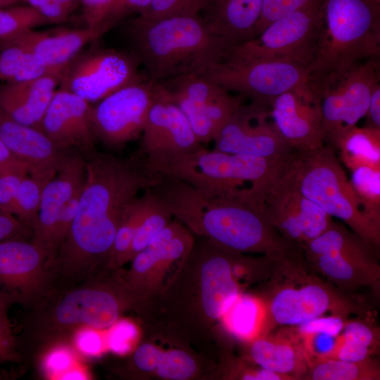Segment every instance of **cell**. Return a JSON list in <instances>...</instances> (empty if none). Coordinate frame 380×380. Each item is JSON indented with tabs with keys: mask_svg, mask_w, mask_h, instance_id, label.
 Instances as JSON below:
<instances>
[{
	"mask_svg": "<svg viewBox=\"0 0 380 380\" xmlns=\"http://www.w3.org/2000/svg\"><path fill=\"white\" fill-rule=\"evenodd\" d=\"M350 182L366 216L380 227V170L357 167L352 170Z\"/></svg>",
	"mask_w": 380,
	"mask_h": 380,
	"instance_id": "obj_36",
	"label": "cell"
},
{
	"mask_svg": "<svg viewBox=\"0 0 380 380\" xmlns=\"http://www.w3.org/2000/svg\"><path fill=\"white\" fill-rule=\"evenodd\" d=\"M9 306H0V361L18 362L22 360L8 317Z\"/></svg>",
	"mask_w": 380,
	"mask_h": 380,
	"instance_id": "obj_43",
	"label": "cell"
},
{
	"mask_svg": "<svg viewBox=\"0 0 380 380\" xmlns=\"http://www.w3.org/2000/svg\"><path fill=\"white\" fill-rule=\"evenodd\" d=\"M378 250L344 224L333 222L303 248L308 267L322 274L342 293L369 286L379 291Z\"/></svg>",
	"mask_w": 380,
	"mask_h": 380,
	"instance_id": "obj_9",
	"label": "cell"
},
{
	"mask_svg": "<svg viewBox=\"0 0 380 380\" xmlns=\"http://www.w3.org/2000/svg\"><path fill=\"white\" fill-rule=\"evenodd\" d=\"M44 16L50 24L65 22L69 13L56 0H22Z\"/></svg>",
	"mask_w": 380,
	"mask_h": 380,
	"instance_id": "obj_51",
	"label": "cell"
},
{
	"mask_svg": "<svg viewBox=\"0 0 380 380\" xmlns=\"http://www.w3.org/2000/svg\"><path fill=\"white\" fill-rule=\"evenodd\" d=\"M156 82L145 74L92 106L97 140L109 148L117 149L141 135L153 102Z\"/></svg>",
	"mask_w": 380,
	"mask_h": 380,
	"instance_id": "obj_14",
	"label": "cell"
},
{
	"mask_svg": "<svg viewBox=\"0 0 380 380\" xmlns=\"http://www.w3.org/2000/svg\"><path fill=\"white\" fill-rule=\"evenodd\" d=\"M62 74L51 72L28 81L1 84L0 112L17 122L39 129Z\"/></svg>",
	"mask_w": 380,
	"mask_h": 380,
	"instance_id": "obj_23",
	"label": "cell"
},
{
	"mask_svg": "<svg viewBox=\"0 0 380 380\" xmlns=\"http://www.w3.org/2000/svg\"><path fill=\"white\" fill-rule=\"evenodd\" d=\"M134 53L146 75L154 82L202 73L222 60L230 46L210 31L200 15L147 20L129 25Z\"/></svg>",
	"mask_w": 380,
	"mask_h": 380,
	"instance_id": "obj_4",
	"label": "cell"
},
{
	"mask_svg": "<svg viewBox=\"0 0 380 380\" xmlns=\"http://www.w3.org/2000/svg\"><path fill=\"white\" fill-rule=\"evenodd\" d=\"M372 1H374L375 2H377V3H380V0H372Z\"/></svg>",
	"mask_w": 380,
	"mask_h": 380,
	"instance_id": "obj_61",
	"label": "cell"
},
{
	"mask_svg": "<svg viewBox=\"0 0 380 380\" xmlns=\"http://www.w3.org/2000/svg\"><path fill=\"white\" fill-rule=\"evenodd\" d=\"M13 304L10 298L0 291V306L7 305L11 306Z\"/></svg>",
	"mask_w": 380,
	"mask_h": 380,
	"instance_id": "obj_60",
	"label": "cell"
},
{
	"mask_svg": "<svg viewBox=\"0 0 380 380\" xmlns=\"http://www.w3.org/2000/svg\"><path fill=\"white\" fill-rule=\"evenodd\" d=\"M289 172L307 198L379 249L380 227L365 214L333 148L324 144L313 151L296 152Z\"/></svg>",
	"mask_w": 380,
	"mask_h": 380,
	"instance_id": "obj_7",
	"label": "cell"
},
{
	"mask_svg": "<svg viewBox=\"0 0 380 380\" xmlns=\"http://www.w3.org/2000/svg\"><path fill=\"white\" fill-rule=\"evenodd\" d=\"M89 377V374L85 369L75 365L63 373L58 379H88Z\"/></svg>",
	"mask_w": 380,
	"mask_h": 380,
	"instance_id": "obj_56",
	"label": "cell"
},
{
	"mask_svg": "<svg viewBox=\"0 0 380 380\" xmlns=\"http://www.w3.org/2000/svg\"><path fill=\"white\" fill-rule=\"evenodd\" d=\"M140 65L132 52L99 47L82 50L65 67L58 87L91 103L141 78Z\"/></svg>",
	"mask_w": 380,
	"mask_h": 380,
	"instance_id": "obj_13",
	"label": "cell"
},
{
	"mask_svg": "<svg viewBox=\"0 0 380 380\" xmlns=\"http://www.w3.org/2000/svg\"><path fill=\"white\" fill-rule=\"evenodd\" d=\"M103 34L105 32L100 28L86 26L79 29L59 27L46 31L33 29L9 41L39 55L51 71L63 72L68 62L88 43L94 42Z\"/></svg>",
	"mask_w": 380,
	"mask_h": 380,
	"instance_id": "obj_24",
	"label": "cell"
},
{
	"mask_svg": "<svg viewBox=\"0 0 380 380\" xmlns=\"http://www.w3.org/2000/svg\"><path fill=\"white\" fill-rule=\"evenodd\" d=\"M187 118L199 141H213L215 133L204 113L208 100L220 86L202 74L191 73L158 82Z\"/></svg>",
	"mask_w": 380,
	"mask_h": 380,
	"instance_id": "obj_26",
	"label": "cell"
},
{
	"mask_svg": "<svg viewBox=\"0 0 380 380\" xmlns=\"http://www.w3.org/2000/svg\"><path fill=\"white\" fill-rule=\"evenodd\" d=\"M331 148L351 171L360 167L380 170V129L353 126L341 132Z\"/></svg>",
	"mask_w": 380,
	"mask_h": 380,
	"instance_id": "obj_30",
	"label": "cell"
},
{
	"mask_svg": "<svg viewBox=\"0 0 380 380\" xmlns=\"http://www.w3.org/2000/svg\"><path fill=\"white\" fill-rule=\"evenodd\" d=\"M343 331L339 337L343 341L365 345L374 350L377 347V332L366 321H346Z\"/></svg>",
	"mask_w": 380,
	"mask_h": 380,
	"instance_id": "obj_46",
	"label": "cell"
},
{
	"mask_svg": "<svg viewBox=\"0 0 380 380\" xmlns=\"http://www.w3.org/2000/svg\"><path fill=\"white\" fill-rule=\"evenodd\" d=\"M106 270L75 284L51 288L27 308L19 353L37 355L46 347L70 343L80 328L96 330L111 327L134 304L125 277Z\"/></svg>",
	"mask_w": 380,
	"mask_h": 380,
	"instance_id": "obj_3",
	"label": "cell"
},
{
	"mask_svg": "<svg viewBox=\"0 0 380 380\" xmlns=\"http://www.w3.org/2000/svg\"><path fill=\"white\" fill-rule=\"evenodd\" d=\"M39 129L59 149H77L89 154L98 141L92 120V106L82 97L57 89L42 120Z\"/></svg>",
	"mask_w": 380,
	"mask_h": 380,
	"instance_id": "obj_21",
	"label": "cell"
},
{
	"mask_svg": "<svg viewBox=\"0 0 380 380\" xmlns=\"http://www.w3.org/2000/svg\"><path fill=\"white\" fill-rule=\"evenodd\" d=\"M314 0H264L262 13L255 27V37L277 19L293 12Z\"/></svg>",
	"mask_w": 380,
	"mask_h": 380,
	"instance_id": "obj_42",
	"label": "cell"
},
{
	"mask_svg": "<svg viewBox=\"0 0 380 380\" xmlns=\"http://www.w3.org/2000/svg\"><path fill=\"white\" fill-rule=\"evenodd\" d=\"M132 363L141 372L170 380L191 379L196 376L198 369L196 360L186 351L179 349L165 351L148 343L137 348Z\"/></svg>",
	"mask_w": 380,
	"mask_h": 380,
	"instance_id": "obj_29",
	"label": "cell"
},
{
	"mask_svg": "<svg viewBox=\"0 0 380 380\" xmlns=\"http://www.w3.org/2000/svg\"><path fill=\"white\" fill-rule=\"evenodd\" d=\"M303 346L310 355L316 358L330 357L338 343V337L323 333H316L303 337Z\"/></svg>",
	"mask_w": 380,
	"mask_h": 380,
	"instance_id": "obj_47",
	"label": "cell"
},
{
	"mask_svg": "<svg viewBox=\"0 0 380 380\" xmlns=\"http://www.w3.org/2000/svg\"><path fill=\"white\" fill-rule=\"evenodd\" d=\"M374 349L365 345L343 341L338 337L336 348L329 358L351 362H362L370 359Z\"/></svg>",
	"mask_w": 380,
	"mask_h": 380,
	"instance_id": "obj_49",
	"label": "cell"
},
{
	"mask_svg": "<svg viewBox=\"0 0 380 380\" xmlns=\"http://www.w3.org/2000/svg\"><path fill=\"white\" fill-rule=\"evenodd\" d=\"M85 177L84 157L70 153L44 189L31 240L46 253L50 269L75 216Z\"/></svg>",
	"mask_w": 380,
	"mask_h": 380,
	"instance_id": "obj_12",
	"label": "cell"
},
{
	"mask_svg": "<svg viewBox=\"0 0 380 380\" xmlns=\"http://www.w3.org/2000/svg\"><path fill=\"white\" fill-rule=\"evenodd\" d=\"M21 166L28 167L11 152L0 137V172Z\"/></svg>",
	"mask_w": 380,
	"mask_h": 380,
	"instance_id": "obj_55",
	"label": "cell"
},
{
	"mask_svg": "<svg viewBox=\"0 0 380 380\" xmlns=\"http://www.w3.org/2000/svg\"><path fill=\"white\" fill-rule=\"evenodd\" d=\"M149 191L152 195L151 204L132 241L129 252V261L143 250L173 217L167 205L154 194Z\"/></svg>",
	"mask_w": 380,
	"mask_h": 380,
	"instance_id": "obj_38",
	"label": "cell"
},
{
	"mask_svg": "<svg viewBox=\"0 0 380 380\" xmlns=\"http://www.w3.org/2000/svg\"><path fill=\"white\" fill-rule=\"evenodd\" d=\"M28 172H30V169L27 166L13 167L0 172V208L5 212L13 215L20 184Z\"/></svg>",
	"mask_w": 380,
	"mask_h": 380,
	"instance_id": "obj_41",
	"label": "cell"
},
{
	"mask_svg": "<svg viewBox=\"0 0 380 380\" xmlns=\"http://www.w3.org/2000/svg\"><path fill=\"white\" fill-rule=\"evenodd\" d=\"M53 280L46 253L32 240L0 241V291L26 308L44 296Z\"/></svg>",
	"mask_w": 380,
	"mask_h": 380,
	"instance_id": "obj_16",
	"label": "cell"
},
{
	"mask_svg": "<svg viewBox=\"0 0 380 380\" xmlns=\"http://www.w3.org/2000/svg\"><path fill=\"white\" fill-rule=\"evenodd\" d=\"M111 327L108 338L110 348L119 354L126 353L138 336L137 327L131 322L120 319Z\"/></svg>",
	"mask_w": 380,
	"mask_h": 380,
	"instance_id": "obj_45",
	"label": "cell"
},
{
	"mask_svg": "<svg viewBox=\"0 0 380 380\" xmlns=\"http://www.w3.org/2000/svg\"><path fill=\"white\" fill-rule=\"evenodd\" d=\"M141 136L139 156L146 160L185 155L203 146L186 115L158 82Z\"/></svg>",
	"mask_w": 380,
	"mask_h": 380,
	"instance_id": "obj_20",
	"label": "cell"
},
{
	"mask_svg": "<svg viewBox=\"0 0 380 380\" xmlns=\"http://www.w3.org/2000/svg\"><path fill=\"white\" fill-rule=\"evenodd\" d=\"M213 150L261 157H280L293 151L277 129L270 107L251 103L232 115L216 135Z\"/></svg>",
	"mask_w": 380,
	"mask_h": 380,
	"instance_id": "obj_19",
	"label": "cell"
},
{
	"mask_svg": "<svg viewBox=\"0 0 380 380\" xmlns=\"http://www.w3.org/2000/svg\"><path fill=\"white\" fill-rule=\"evenodd\" d=\"M303 256H289L277 261L284 282H276L265 305V319L260 336L279 326L296 327L323 316L327 312L346 317L360 309L348 296L330 283L303 271Z\"/></svg>",
	"mask_w": 380,
	"mask_h": 380,
	"instance_id": "obj_8",
	"label": "cell"
},
{
	"mask_svg": "<svg viewBox=\"0 0 380 380\" xmlns=\"http://www.w3.org/2000/svg\"><path fill=\"white\" fill-rule=\"evenodd\" d=\"M32 232L14 215L0 208V241L13 239L24 238Z\"/></svg>",
	"mask_w": 380,
	"mask_h": 380,
	"instance_id": "obj_52",
	"label": "cell"
},
{
	"mask_svg": "<svg viewBox=\"0 0 380 380\" xmlns=\"http://www.w3.org/2000/svg\"><path fill=\"white\" fill-rule=\"evenodd\" d=\"M194 241L191 232L176 219L132 259L124 277L137 304L160 292L165 272L182 260Z\"/></svg>",
	"mask_w": 380,
	"mask_h": 380,
	"instance_id": "obj_18",
	"label": "cell"
},
{
	"mask_svg": "<svg viewBox=\"0 0 380 380\" xmlns=\"http://www.w3.org/2000/svg\"><path fill=\"white\" fill-rule=\"evenodd\" d=\"M270 115L279 132L296 152L324 145L320 100L312 94L286 92L274 99Z\"/></svg>",
	"mask_w": 380,
	"mask_h": 380,
	"instance_id": "obj_22",
	"label": "cell"
},
{
	"mask_svg": "<svg viewBox=\"0 0 380 380\" xmlns=\"http://www.w3.org/2000/svg\"><path fill=\"white\" fill-rule=\"evenodd\" d=\"M265 319L263 300L241 294L222 317L226 327L232 334L250 340L260 336Z\"/></svg>",
	"mask_w": 380,
	"mask_h": 380,
	"instance_id": "obj_34",
	"label": "cell"
},
{
	"mask_svg": "<svg viewBox=\"0 0 380 380\" xmlns=\"http://www.w3.org/2000/svg\"><path fill=\"white\" fill-rule=\"evenodd\" d=\"M70 14L81 6V0H56Z\"/></svg>",
	"mask_w": 380,
	"mask_h": 380,
	"instance_id": "obj_58",
	"label": "cell"
},
{
	"mask_svg": "<svg viewBox=\"0 0 380 380\" xmlns=\"http://www.w3.org/2000/svg\"><path fill=\"white\" fill-rule=\"evenodd\" d=\"M264 0H211L203 17L212 32L235 45L255 37Z\"/></svg>",
	"mask_w": 380,
	"mask_h": 380,
	"instance_id": "obj_27",
	"label": "cell"
},
{
	"mask_svg": "<svg viewBox=\"0 0 380 380\" xmlns=\"http://www.w3.org/2000/svg\"><path fill=\"white\" fill-rule=\"evenodd\" d=\"M57 171L46 170L28 172L20 184L13 215L32 232L37 224L44 189Z\"/></svg>",
	"mask_w": 380,
	"mask_h": 380,
	"instance_id": "obj_35",
	"label": "cell"
},
{
	"mask_svg": "<svg viewBox=\"0 0 380 380\" xmlns=\"http://www.w3.org/2000/svg\"><path fill=\"white\" fill-rule=\"evenodd\" d=\"M111 0H81L82 16L86 27L100 28L105 33L102 25L108 11Z\"/></svg>",
	"mask_w": 380,
	"mask_h": 380,
	"instance_id": "obj_50",
	"label": "cell"
},
{
	"mask_svg": "<svg viewBox=\"0 0 380 380\" xmlns=\"http://www.w3.org/2000/svg\"><path fill=\"white\" fill-rule=\"evenodd\" d=\"M0 137L30 172L58 170L69 152L58 148L41 130L17 122L0 112Z\"/></svg>",
	"mask_w": 380,
	"mask_h": 380,
	"instance_id": "obj_25",
	"label": "cell"
},
{
	"mask_svg": "<svg viewBox=\"0 0 380 380\" xmlns=\"http://www.w3.org/2000/svg\"><path fill=\"white\" fill-rule=\"evenodd\" d=\"M289 167L266 194L265 208L270 222L280 235L303 249L308 242L328 229L334 220L298 190Z\"/></svg>",
	"mask_w": 380,
	"mask_h": 380,
	"instance_id": "obj_17",
	"label": "cell"
},
{
	"mask_svg": "<svg viewBox=\"0 0 380 380\" xmlns=\"http://www.w3.org/2000/svg\"><path fill=\"white\" fill-rule=\"evenodd\" d=\"M283 336H259L252 340L249 355L253 362L267 370L301 379L310 357L303 345Z\"/></svg>",
	"mask_w": 380,
	"mask_h": 380,
	"instance_id": "obj_28",
	"label": "cell"
},
{
	"mask_svg": "<svg viewBox=\"0 0 380 380\" xmlns=\"http://www.w3.org/2000/svg\"><path fill=\"white\" fill-rule=\"evenodd\" d=\"M296 152L280 157H261L209 151L146 160L149 170L180 179L210 198L251 196L265 198L287 170Z\"/></svg>",
	"mask_w": 380,
	"mask_h": 380,
	"instance_id": "obj_6",
	"label": "cell"
},
{
	"mask_svg": "<svg viewBox=\"0 0 380 380\" xmlns=\"http://www.w3.org/2000/svg\"><path fill=\"white\" fill-rule=\"evenodd\" d=\"M48 24L44 16L28 5L0 8V44Z\"/></svg>",
	"mask_w": 380,
	"mask_h": 380,
	"instance_id": "obj_37",
	"label": "cell"
},
{
	"mask_svg": "<svg viewBox=\"0 0 380 380\" xmlns=\"http://www.w3.org/2000/svg\"><path fill=\"white\" fill-rule=\"evenodd\" d=\"M153 0H127L126 13L137 12L139 14L144 12L150 6Z\"/></svg>",
	"mask_w": 380,
	"mask_h": 380,
	"instance_id": "obj_57",
	"label": "cell"
},
{
	"mask_svg": "<svg viewBox=\"0 0 380 380\" xmlns=\"http://www.w3.org/2000/svg\"><path fill=\"white\" fill-rule=\"evenodd\" d=\"M86 177L77 210L51 265L53 284L68 286L108 269L123 216L153 175L141 157L96 151L85 155Z\"/></svg>",
	"mask_w": 380,
	"mask_h": 380,
	"instance_id": "obj_1",
	"label": "cell"
},
{
	"mask_svg": "<svg viewBox=\"0 0 380 380\" xmlns=\"http://www.w3.org/2000/svg\"><path fill=\"white\" fill-rule=\"evenodd\" d=\"M173 217L198 236L229 250L260 253L274 260L303 253L286 241L270 222L264 198L239 196L210 198L186 182L156 174L148 186Z\"/></svg>",
	"mask_w": 380,
	"mask_h": 380,
	"instance_id": "obj_2",
	"label": "cell"
},
{
	"mask_svg": "<svg viewBox=\"0 0 380 380\" xmlns=\"http://www.w3.org/2000/svg\"><path fill=\"white\" fill-rule=\"evenodd\" d=\"M322 0L288 13L245 42L227 47L222 60L281 61L308 67L316 51Z\"/></svg>",
	"mask_w": 380,
	"mask_h": 380,
	"instance_id": "obj_10",
	"label": "cell"
},
{
	"mask_svg": "<svg viewBox=\"0 0 380 380\" xmlns=\"http://www.w3.org/2000/svg\"><path fill=\"white\" fill-rule=\"evenodd\" d=\"M365 117V126L380 129V83L373 90Z\"/></svg>",
	"mask_w": 380,
	"mask_h": 380,
	"instance_id": "obj_54",
	"label": "cell"
},
{
	"mask_svg": "<svg viewBox=\"0 0 380 380\" xmlns=\"http://www.w3.org/2000/svg\"><path fill=\"white\" fill-rule=\"evenodd\" d=\"M346 318L333 314L327 317L323 315L296 326V332L301 337L316 333L338 336L343 329Z\"/></svg>",
	"mask_w": 380,
	"mask_h": 380,
	"instance_id": "obj_44",
	"label": "cell"
},
{
	"mask_svg": "<svg viewBox=\"0 0 380 380\" xmlns=\"http://www.w3.org/2000/svg\"><path fill=\"white\" fill-rule=\"evenodd\" d=\"M201 74L225 90L250 99L251 103L266 107L286 92L314 94L307 68L292 63L222 60Z\"/></svg>",
	"mask_w": 380,
	"mask_h": 380,
	"instance_id": "obj_11",
	"label": "cell"
},
{
	"mask_svg": "<svg viewBox=\"0 0 380 380\" xmlns=\"http://www.w3.org/2000/svg\"><path fill=\"white\" fill-rule=\"evenodd\" d=\"M42 370L47 377L58 379L59 376L76 365L75 349L70 343H57L46 347L36 356Z\"/></svg>",
	"mask_w": 380,
	"mask_h": 380,
	"instance_id": "obj_40",
	"label": "cell"
},
{
	"mask_svg": "<svg viewBox=\"0 0 380 380\" xmlns=\"http://www.w3.org/2000/svg\"><path fill=\"white\" fill-rule=\"evenodd\" d=\"M379 368L369 359L351 362L336 358H316L310 361L302 379L310 380H377Z\"/></svg>",
	"mask_w": 380,
	"mask_h": 380,
	"instance_id": "obj_32",
	"label": "cell"
},
{
	"mask_svg": "<svg viewBox=\"0 0 380 380\" xmlns=\"http://www.w3.org/2000/svg\"><path fill=\"white\" fill-rule=\"evenodd\" d=\"M94 329L82 327L78 329L72 336L71 343L75 350L86 355H94L99 353L102 341Z\"/></svg>",
	"mask_w": 380,
	"mask_h": 380,
	"instance_id": "obj_48",
	"label": "cell"
},
{
	"mask_svg": "<svg viewBox=\"0 0 380 380\" xmlns=\"http://www.w3.org/2000/svg\"><path fill=\"white\" fill-rule=\"evenodd\" d=\"M1 379V378H0Z\"/></svg>",
	"mask_w": 380,
	"mask_h": 380,
	"instance_id": "obj_62",
	"label": "cell"
},
{
	"mask_svg": "<svg viewBox=\"0 0 380 380\" xmlns=\"http://www.w3.org/2000/svg\"><path fill=\"white\" fill-rule=\"evenodd\" d=\"M127 0H111L108 11L102 25L106 32L116 25L125 16L126 13Z\"/></svg>",
	"mask_w": 380,
	"mask_h": 380,
	"instance_id": "obj_53",
	"label": "cell"
},
{
	"mask_svg": "<svg viewBox=\"0 0 380 380\" xmlns=\"http://www.w3.org/2000/svg\"><path fill=\"white\" fill-rule=\"evenodd\" d=\"M53 72L44 60L27 48L13 41L0 44V80L20 82Z\"/></svg>",
	"mask_w": 380,
	"mask_h": 380,
	"instance_id": "obj_31",
	"label": "cell"
},
{
	"mask_svg": "<svg viewBox=\"0 0 380 380\" xmlns=\"http://www.w3.org/2000/svg\"><path fill=\"white\" fill-rule=\"evenodd\" d=\"M379 80V58H370L355 65L323 92L320 110L324 144L331 147L341 132L365 116Z\"/></svg>",
	"mask_w": 380,
	"mask_h": 380,
	"instance_id": "obj_15",
	"label": "cell"
},
{
	"mask_svg": "<svg viewBox=\"0 0 380 380\" xmlns=\"http://www.w3.org/2000/svg\"><path fill=\"white\" fill-rule=\"evenodd\" d=\"M211 0H153L139 17L155 20L175 15H196L208 6Z\"/></svg>",
	"mask_w": 380,
	"mask_h": 380,
	"instance_id": "obj_39",
	"label": "cell"
},
{
	"mask_svg": "<svg viewBox=\"0 0 380 380\" xmlns=\"http://www.w3.org/2000/svg\"><path fill=\"white\" fill-rule=\"evenodd\" d=\"M22 0H0V8H6L16 5Z\"/></svg>",
	"mask_w": 380,
	"mask_h": 380,
	"instance_id": "obj_59",
	"label": "cell"
},
{
	"mask_svg": "<svg viewBox=\"0 0 380 380\" xmlns=\"http://www.w3.org/2000/svg\"><path fill=\"white\" fill-rule=\"evenodd\" d=\"M379 56L380 3L322 0L317 48L307 67L317 98L355 65Z\"/></svg>",
	"mask_w": 380,
	"mask_h": 380,
	"instance_id": "obj_5",
	"label": "cell"
},
{
	"mask_svg": "<svg viewBox=\"0 0 380 380\" xmlns=\"http://www.w3.org/2000/svg\"><path fill=\"white\" fill-rule=\"evenodd\" d=\"M152 195L147 189L127 208L117 230L113 241L108 270H118L129 262V252L134 237L148 213Z\"/></svg>",
	"mask_w": 380,
	"mask_h": 380,
	"instance_id": "obj_33",
	"label": "cell"
}]
</instances>
